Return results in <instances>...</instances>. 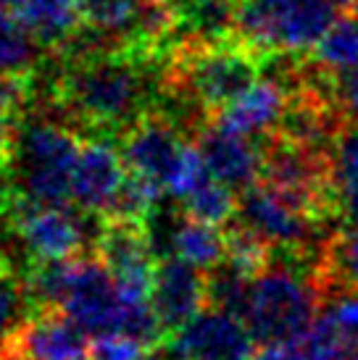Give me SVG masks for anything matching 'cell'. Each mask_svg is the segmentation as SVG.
<instances>
[{"mask_svg": "<svg viewBox=\"0 0 358 360\" xmlns=\"http://www.w3.org/2000/svg\"><path fill=\"white\" fill-rule=\"evenodd\" d=\"M335 95H338L340 108L358 121V69L350 71V74H345V77H338Z\"/></svg>", "mask_w": 358, "mask_h": 360, "instance_id": "26", "label": "cell"}, {"mask_svg": "<svg viewBox=\"0 0 358 360\" xmlns=\"http://www.w3.org/2000/svg\"><path fill=\"white\" fill-rule=\"evenodd\" d=\"M292 101L290 87L282 77H259L245 92H240L227 108L219 110L216 124L242 137H266L285 127Z\"/></svg>", "mask_w": 358, "mask_h": 360, "instance_id": "14", "label": "cell"}, {"mask_svg": "<svg viewBox=\"0 0 358 360\" xmlns=\"http://www.w3.org/2000/svg\"><path fill=\"white\" fill-rule=\"evenodd\" d=\"M21 0H0V13H6L8 8H19Z\"/></svg>", "mask_w": 358, "mask_h": 360, "instance_id": "30", "label": "cell"}, {"mask_svg": "<svg viewBox=\"0 0 358 360\" xmlns=\"http://www.w3.org/2000/svg\"><path fill=\"white\" fill-rule=\"evenodd\" d=\"M11 274H16V271H13V266H11L8 255H6V250H3V245H0V279H3V276H11Z\"/></svg>", "mask_w": 358, "mask_h": 360, "instance_id": "29", "label": "cell"}, {"mask_svg": "<svg viewBox=\"0 0 358 360\" xmlns=\"http://www.w3.org/2000/svg\"><path fill=\"white\" fill-rule=\"evenodd\" d=\"M195 148L211 176L232 190H250L266 169V153L256 142L224 129L216 121L198 129Z\"/></svg>", "mask_w": 358, "mask_h": 360, "instance_id": "12", "label": "cell"}, {"mask_svg": "<svg viewBox=\"0 0 358 360\" xmlns=\"http://www.w3.org/2000/svg\"><path fill=\"white\" fill-rule=\"evenodd\" d=\"M169 352L174 360H250L253 334L240 316L209 308L171 334Z\"/></svg>", "mask_w": 358, "mask_h": 360, "instance_id": "10", "label": "cell"}, {"mask_svg": "<svg viewBox=\"0 0 358 360\" xmlns=\"http://www.w3.org/2000/svg\"><path fill=\"white\" fill-rule=\"evenodd\" d=\"M0 216L8 221L30 266L80 258L87 245H95L100 229V221L90 226L85 216L66 205H37L21 200L13 190Z\"/></svg>", "mask_w": 358, "mask_h": 360, "instance_id": "6", "label": "cell"}, {"mask_svg": "<svg viewBox=\"0 0 358 360\" xmlns=\"http://www.w3.org/2000/svg\"><path fill=\"white\" fill-rule=\"evenodd\" d=\"M130 176L121 150L111 137H90L82 142L74 181H71V202L85 216L106 219L119 198L124 181Z\"/></svg>", "mask_w": 358, "mask_h": 360, "instance_id": "11", "label": "cell"}, {"mask_svg": "<svg viewBox=\"0 0 358 360\" xmlns=\"http://www.w3.org/2000/svg\"><path fill=\"white\" fill-rule=\"evenodd\" d=\"M316 276L324 287V297L335 290H358V224L332 237Z\"/></svg>", "mask_w": 358, "mask_h": 360, "instance_id": "19", "label": "cell"}, {"mask_svg": "<svg viewBox=\"0 0 358 360\" xmlns=\"http://www.w3.org/2000/svg\"><path fill=\"white\" fill-rule=\"evenodd\" d=\"M356 16H358V3H356Z\"/></svg>", "mask_w": 358, "mask_h": 360, "instance_id": "33", "label": "cell"}, {"mask_svg": "<svg viewBox=\"0 0 358 360\" xmlns=\"http://www.w3.org/2000/svg\"><path fill=\"white\" fill-rule=\"evenodd\" d=\"M16 13L32 40L56 58L69 53L85 32L82 0H21Z\"/></svg>", "mask_w": 358, "mask_h": 360, "instance_id": "16", "label": "cell"}, {"mask_svg": "<svg viewBox=\"0 0 358 360\" xmlns=\"http://www.w3.org/2000/svg\"><path fill=\"white\" fill-rule=\"evenodd\" d=\"M259 79V56L240 40L216 45H177L163 66V90L203 110H224Z\"/></svg>", "mask_w": 358, "mask_h": 360, "instance_id": "4", "label": "cell"}, {"mask_svg": "<svg viewBox=\"0 0 358 360\" xmlns=\"http://www.w3.org/2000/svg\"><path fill=\"white\" fill-rule=\"evenodd\" d=\"M0 360H24V358H19L16 352H8V355H3V358H0Z\"/></svg>", "mask_w": 358, "mask_h": 360, "instance_id": "32", "label": "cell"}, {"mask_svg": "<svg viewBox=\"0 0 358 360\" xmlns=\"http://www.w3.org/2000/svg\"><path fill=\"white\" fill-rule=\"evenodd\" d=\"M40 45L32 40L19 19L0 13V77L40 74Z\"/></svg>", "mask_w": 358, "mask_h": 360, "instance_id": "20", "label": "cell"}, {"mask_svg": "<svg viewBox=\"0 0 358 360\" xmlns=\"http://www.w3.org/2000/svg\"><path fill=\"white\" fill-rule=\"evenodd\" d=\"M119 140L121 158L132 176L145 179L161 192H169L171 181L190 150V142L185 140V131L177 121L161 108H153L140 121H135Z\"/></svg>", "mask_w": 358, "mask_h": 360, "instance_id": "8", "label": "cell"}, {"mask_svg": "<svg viewBox=\"0 0 358 360\" xmlns=\"http://www.w3.org/2000/svg\"><path fill=\"white\" fill-rule=\"evenodd\" d=\"M58 313H63L71 323H77L87 337L95 340L119 334L124 295L100 258L82 255L69 260Z\"/></svg>", "mask_w": 358, "mask_h": 360, "instance_id": "7", "label": "cell"}, {"mask_svg": "<svg viewBox=\"0 0 358 360\" xmlns=\"http://www.w3.org/2000/svg\"><path fill=\"white\" fill-rule=\"evenodd\" d=\"M92 250L98 252L95 258H100V263L111 271L127 300H150L161 260L153 250L145 226L100 219Z\"/></svg>", "mask_w": 358, "mask_h": 360, "instance_id": "9", "label": "cell"}, {"mask_svg": "<svg viewBox=\"0 0 358 360\" xmlns=\"http://www.w3.org/2000/svg\"><path fill=\"white\" fill-rule=\"evenodd\" d=\"M150 302L166 337L200 316L209 302V274L192 269L177 258H166L156 269Z\"/></svg>", "mask_w": 358, "mask_h": 360, "instance_id": "13", "label": "cell"}, {"mask_svg": "<svg viewBox=\"0 0 358 360\" xmlns=\"http://www.w3.org/2000/svg\"><path fill=\"white\" fill-rule=\"evenodd\" d=\"M35 316L24 281L11 274L0 279V358L13 350V345L19 340L21 329L27 326V321Z\"/></svg>", "mask_w": 358, "mask_h": 360, "instance_id": "23", "label": "cell"}, {"mask_svg": "<svg viewBox=\"0 0 358 360\" xmlns=\"http://www.w3.org/2000/svg\"><path fill=\"white\" fill-rule=\"evenodd\" d=\"M329 0H240L237 40L256 56L316 51L335 24Z\"/></svg>", "mask_w": 358, "mask_h": 360, "instance_id": "5", "label": "cell"}, {"mask_svg": "<svg viewBox=\"0 0 358 360\" xmlns=\"http://www.w3.org/2000/svg\"><path fill=\"white\" fill-rule=\"evenodd\" d=\"M11 352L24 360H92L87 334L58 310L35 313Z\"/></svg>", "mask_w": 358, "mask_h": 360, "instance_id": "15", "label": "cell"}, {"mask_svg": "<svg viewBox=\"0 0 358 360\" xmlns=\"http://www.w3.org/2000/svg\"><path fill=\"white\" fill-rule=\"evenodd\" d=\"M135 360H174V358H171V352L166 347H153V350L140 352Z\"/></svg>", "mask_w": 358, "mask_h": 360, "instance_id": "28", "label": "cell"}, {"mask_svg": "<svg viewBox=\"0 0 358 360\" xmlns=\"http://www.w3.org/2000/svg\"><path fill=\"white\" fill-rule=\"evenodd\" d=\"M142 345L124 334H109L92 342V360H135Z\"/></svg>", "mask_w": 358, "mask_h": 360, "instance_id": "24", "label": "cell"}, {"mask_svg": "<svg viewBox=\"0 0 358 360\" xmlns=\"http://www.w3.org/2000/svg\"><path fill=\"white\" fill-rule=\"evenodd\" d=\"M321 297L324 287L314 266L285 258L250 279L242 321L264 345H295L314 329Z\"/></svg>", "mask_w": 358, "mask_h": 360, "instance_id": "2", "label": "cell"}, {"mask_svg": "<svg viewBox=\"0 0 358 360\" xmlns=\"http://www.w3.org/2000/svg\"><path fill=\"white\" fill-rule=\"evenodd\" d=\"M316 66L338 77L358 69V16L338 19L329 27L316 45Z\"/></svg>", "mask_w": 358, "mask_h": 360, "instance_id": "21", "label": "cell"}, {"mask_svg": "<svg viewBox=\"0 0 358 360\" xmlns=\"http://www.w3.org/2000/svg\"><path fill=\"white\" fill-rule=\"evenodd\" d=\"M182 208H185V216L195 221H203L209 226H224L229 221L237 216L240 200L235 198V190L216 181L214 176L203 181L200 187L190 192L187 198L182 200Z\"/></svg>", "mask_w": 358, "mask_h": 360, "instance_id": "22", "label": "cell"}, {"mask_svg": "<svg viewBox=\"0 0 358 360\" xmlns=\"http://www.w3.org/2000/svg\"><path fill=\"white\" fill-rule=\"evenodd\" d=\"M250 360H309L303 347L295 345H264V350L253 352Z\"/></svg>", "mask_w": 358, "mask_h": 360, "instance_id": "27", "label": "cell"}, {"mask_svg": "<svg viewBox=\"0 0 358 360\" xmlns=\"http://www.w3.org/2000/svg\"><path fill=\"white\" fill-rule=\"evenodd\" d=\"M177 19V45L227 42L237 27L240 0H171Z\"/></svg>", "mask_w": 358, "mask_h": 360, "instance_id": "17", "label": "cell"}, {"mask_svg": "<svg viewBox=\"0 0 358 360\" xmlns=\"http://www.w3.org/2000/svg\"><path fill=\"white\" fill-rule=\"evenodd\" d=\"M16 119L0 110V176L8 179L11 160H13V145H16Z\"/></svg>", "mask_w": 358, "mask_h": 360, "instance_id": "25", "label": "cell"}, {"mask_svg": "<svg viewBox=\"0 0 358 360\" xmlns=\"http://www.w3.org/2000/svg\"><path fill=\"white\" fill-rule=\"evenodd\" d=\"M82 142L69 124L32 116L16 127L11 160V190L37 205H66Z\"/></svg>", "mask_w": 358, "mask_h": 360, "instance_id": "3", "label": "cell"}, {"mask_svg": "<svg viewBox=\"0 0 358 360\" xmlns=\"http://www.w3.org/2000/svg\"><path fill=\"white\" fill-rule=\"evenodd\" d=\"M335 8H348V6H356L358 0H329Z\"/></svg>", "mask_w": 358, "mask_h": 360, "instance_id": "31", "label": "cell"}, {"mask_svg": "<svg viewBox=\"0 0 358 360\" xmlns=\"http://www.w3.org/2000/svg\"><path fill=\"white\" fill-rule=\"evenodd\" d=\"M329 195L332 210L358 224V127L340 131L329 150Z\"/></svg>", "mask_w": 358, "mask_h": 360, "instance_id": "18", "label": "cell"}, {"mask_svg": "<svg viewBox=\"0 0 358 360\" xmlns=\"http://www.w3.org/2000/svg\"><path fill=\"white\" fill-rule=\"evenodd\" d=\"M58 60L50 79L53 105L71 129L85 127L92 137H121L163 90L166 63L135 53L90 51Z\"/></svg>", "mask_w": 358, "mask_h": 360, "instance_id": "1", "label": "cell"}]
</instances>
